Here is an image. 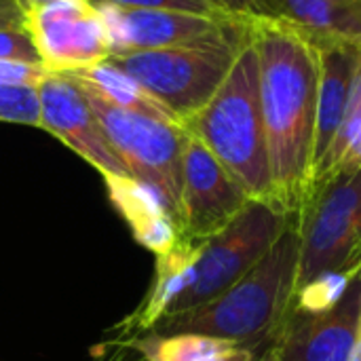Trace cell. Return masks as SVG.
Listing matches in <instances>:
<instances>
[{
    "mask_svg": "<svg viewBox=\"0 0 361 361\" xmlns=\"http://www.w3.org/2000/svg\"><path fill=\"white\" fill-rule=\"evenodd\" d=\"M361 271H326L296 290L294 307L300 313H322L336 307Z\"/></svg>",
    "mask_w": 361,
    "mask_h": 361,
    "instance_id": "ffe728a7",
    "label": "cell"
},
{
    "mask_svg": "<svg viewBox=\"0 0 361 361\" xmlns=\"http://www.w3.org/2000/svg\"><path fill=\"white\" fill-rule=\"evenodd\" d=\"M361 311V275L345 298L322 313L290 311L273 349L264 357L279 361H349Z\"/></svg>",
    "mask_w": 361,
    "mask_h": 361,
    "instance_id": "7c38bea8",
    "label": "cell"
},
{
    "mask_svg": "<svg viewBox=\"0 0 361 361\" xmlns=\"http://www.w3.org/2000/svg\"><path fill=\"white\" fill-rule=\"evenodd\" d=\"M296 290L326 271H361V169L313 180L296 216Z\"/></svg>",
    "mask_w": 361,
    "mask_h": 361,
    "instance_id": "277c9868",
    "label": "cell"
},
{
    "mask_svg": "<svg viewBox=\"0 0 361 361\" xmlns=\"http://www.w3.org/2000/svg\"><path fill=\"white\" fill-rule=\"evenodd\" d=\"M68 74H72L76 78H82L106 102H110V104H114L118 108L140 112V114H148V116H154V118L176 121L173 114L169 110H165L135 78H131L127 72H123L121 68H116L108 59L102 61V63L89 66L85 70H78V72H68Z\"/></svg>",
    "mask_w": 361,
    "mask_h": 361,
    "instance_id": "ac0fdd59",
    "label": "cell"
},
{
    "mask_svg": "<svg viewBox=\"0 0 361 361\" xmlns=\"http://www.w3.org/2000/svg\"><path fill=\"white\" fill-rule=\"evenodd\" d=\"M351 169H361V61L341 129L328 154L324 157L322 165L315 169L313 180H319L334 171H351Z\"/></svg>",
    "mask_w": 361,
    "mask_h": 361,
    "instance_id": "d6986e66",
    "label": "cell"
},
{
    "mask_svg": "<svg viewBox=\"0 0 361 361\" xmlns=\"http://www.w3.org/2000/svg\"><path fill=\"white\" fill-rule=\"evenodd\" d=\"M49 70L44 66L0 59V85L6 87H38Z\"/></svg>",
    "mask_w": 361,
    "mask_h": 361,
    "instance_id": "cb8c5ba5",
    "label": "cell"
},
{
    "mask_svg": "<svg viewBox=\"0 0 361 361\" xmlns=\"http://www.w3.org/2000/svg\"><path fill=\"white\" fill-rule=\"evenodd\" d=\"M258 361H279V360H273V357H262V360Z\"/></svg>",
    "mask_w": 361,
    "mask_h": 361,
    "instance_id": "f1b7e54d",
    "label": "cell"
},
{
    "mask_svg": "<svg viewBox=\"0 0 361 361\" xmlns=\"http://www.w3.org/2000/svg\"><path fill=\"white\" fill-rule=\"evenodd\" d=\"M36 89L40 104V129L61 140L102 176H131L106 137L99 118L74 76L47 72Z\"/></svg>",
    "mask_w": 361,
    "mask_h": 361,
    "instance_id": "8fae6325",
    "label": "cell"
},
{
    "mask_svg": "<svg viewBox=\"0 0 361 361\" xmlns=\"http://www.w3.org/2000/svg\"><path fill=\"white\" fill-rule=\"evenodd\" d=\"M247 34L258 55L273 201L279 212L296 216L313 173L317 53L309 36L277 19H250Z\"/></svg>",
    "mask_w": 361,
    "mask_h": 361,
    "instance_id": "6da1fadb",
    "label": "cell"
},
{
    "mask_svg": "<svg viewBox=\"0 0 361 361\" xmlns=\"http://www.w3.org/2000/svg\"><path fill=\"white\" fill-rule=\"evenodd\" d=\"M72 76V74H70ZM76 78V76H74ZM99 118L106 137L123 159L129 173L154 188L180 226L182 203V165L188 131L167 118L131 112L106 102L89 82L76 78Z\"/></svg>",
    "mask_w": 361,
    "mask_h": 361,
    "instance_id": "8992f818",
    "label": "cell"
},
{
    "mask_svg": "<svg viewBox=\"0 0 361 361\" xmlns=\"http://www.w3.org/2000/svg\"><path fill=\"white\" fill-rule=\"evenodd\" d=\"M108 30L110 55L137 53L167 47L214 44L237 40L247 34V21L235 17H209L180 11L127 8L93 4Z\"/></svg>",
    "mask_w": 361,
    "mask_h": 361,
    "instance_id": "ba28073f",
    "label": "cell"
},
{
    "mask_svg": "<svg viewBox=\"0 0 361 361\" xmlns=\"http://www.w3.org/2000/svg\"><path fill=\"white\" fill-rule=\"evenodd\" d=\"M0 59L42 66L27 27H0Z\"/></svg>",
    "mask_w": 361,
    "mask_h": 361,
    "instance_id": "603a6c76",
    "label": "cell"
},
{
    "mask_svg": "<svg viewBox=\"0 0 361 361\" xmlns=\"http://www.w3.org/2000/svg\"><path fill=\"white\" fill-rule=\"evenodd\" d=\"M298 260L300 239L292 216L275 245L245 277L201 307L163 317L152 332L216 336L239 343L254 360H262L294 307Z\"/></svg>",
    "mask_w": 361,
    "mask_h": 361,
    "instance_id": "7a4b0ae2",
    "label": "cell"
},
{
    "mask_svg": "<svg viewBox=\"0 0 361 361\" xmlns=\"http://www.w3.org/2000/svg\"><path fill=\"white\" fill-rule=\"evenodd\" d=\"M290 220L292 216L271 203L250 201L226 228L201 243L195 279L169 315L190 311L224 294L267 256Z\"/></svg>",
    "mask_w": 361,
    "mask_h": 361,
    "instance_id": "52a82bcc",
    "label": "cell"
},
{
    "mask_svg": "<svg viewBox=\"0 0 361 361\" xmlns=\"http://www.w3.org/2000/svg\"><path fill=\"white\" fill-rule=\"evenodd\" d=\"M317 53V121L313 146V173L328 154L345 118L355 74L361 61V47L345 40L311 38ZM311 173V180H313Z\"/></svg>",
    "mask_w": 361,
    "mask_h": 361,
    "instance_id": "4fadbf2b",
    "label": "cell"
},
{
    "mask_svg": "<svg viewBox=\"0 0 361 361\" xmlns=\"http://www.w3.org/2000/svg\"><path fill=\"white\" fill-rule=\"evenodd\" d=\"M47 2H57V0H17V4L27 13L30 8L38 6V4H47Z\"/></svg>",
    "mask_w": 361,
    "mask_h": 361,
    "instance_id": "83f0119b",
    "label": "cell"
},
{
    "mask_svg": "<svg viewBox=\"0 0 361 361\" xmlns=\"http://www.w3.org/2000/svg\"><path fill=\"white\" fill-rule=\"evenodd\" d=\"M349 361H361V311H360V322H357V336H355V345L351 351Z\"/></svg>",
    "mask_w": 361,
    "mask_h": 361,
    "instance_id": "4316f807",
    "label": "cell"
},
{
    "mask_svg": "<svg viewBox=\"0 0 361 361\" xmlns=\"http://www.w3.org/2000/svg\"><path fill=\"white\" fill-rule=\"evenodd\" d=\"M252 199L222 163L188 133L182 165V239L203 243L226 228Z\"/></svg>",
    "mask_w": 361,
    "mask_h": 361,
    "instance_id": "30bf717a",
    "label": "cell"
},
{
    "mask_svg": "<svg viewBox=\"0 0 361 361\" xmlns=\"http://www.w3.org/2000/svg\"><path fill=\"white\" fill-rule=\"evenodd\" d=\"M108 199L127 222L135 243L154 256L167 254L180 239V226L161 195L133 176H104Z\"/></svg>",
    "mask_w": 361,
    "mask_h": 361,
    "instance_id": "5bb4252c",
    "label": "cell"
},
{
    "mask_svg": "<svg viewBox=\"0 0 361 361\" xmlns=\"http://www.w3.org/2000/svg\"><path fill=\"white\" fill-rule=\"evenodd\" d=\"M201 254V243L180 239L167 254L157 256L152 286L140 307L121 324V334L131 341L152 332V328L169 315L176 300L190 288L195 267ZM125 341V343H127Z\"/></svg>",
    "mask_w": 361,
    "mask_h": 361,
    "instance_id": "9a60e30c",
    "label": "cell"
},
{
    "mask_svg": "<svg viewBox=\"0 0 361 361\" xmlns=\"http://www.w3.org/2000/svg\"><path fill=\"white\" fill-rule=\"evenodd\" d=\"M182 127L222 163L252 201L275 205L260 104L258 55L250 34L220 89Z\"/></svg>",
    "mask_w": 361,
    "mask_h": 361,
    "instance_id": "3957f363",
    "label": "cell"
},
{
    "mask_svg": "<svg viewBox=\"0 0 361 361\" xmlns=\"http://www.w3.org/2000/svg\"><path fill=\"white\" fill-rule=\"evenodd\" d=\"M25 27L49 72H78L110 57L99 11L89 0H57L30 8Z\"/></svg>",
    "mask_w": 361,
    "mask_h": 361,
    "instance_id": "9c48e42d",
    "label": "cell"
},
{
    "mask_svg": "<svg viewBox=\"0 0 361 361\" xmlns=\"http://www.w3.org/2000/svg\"><path fill=\"white\" fill-rule=\"evenodd\" d=\"M262 17L283 21L309 38L361 47V0H258Z\"/></svg>",
    "mask_w": 361,
    "mask_h": 361,
    "instance_id": "2e32d148",
    "label": "cell"
},
{
    "mask_svg": "<svg viewBox=\"0 0 361 361\" xmlns=\"http://www.w3.org/2000/svg\"><path fill=\"white\" fill-rule=\"evenodd\" d=\"M0 27H25V11L17 0H0Z\"/></svg>",
    "mask_w": 361,
    "mask_h": 361,
    "instance_id": "484cf974",
    "label": "cell"
},
{
    "mask_svg": "<svg viewBox=\"0 0 361 361\" xmlns=\"http://www.w3.org/2000/svg\"><path fill=\"white\" fill-rule=\"evenodd\" d=\"M207 2H212L222 13H226V15H231L235 19H241V21L262 17L258 0H207Z\"/></svg>",
    "mask_w": 361,
    "mask_h": 361,
    "instance_id": "d4e9b609",
    "label": "cell"
},
{
    "mask_svg": "<svg viewBox=\"0 0 361 361\" xmlns=\"http://www.w3.org/2000/svg\"><path fill=\"white\" fill-rule=\"evenodd\" d=\"M140 361H256L239 343L203 334H157L148 332L123 343Z\"/></svg>",
    "mask_w": 361,
    "mask_h": 361,
    "instance_id": "e0dca14e",
    "label": "cell"
},
{
    "mask_svg": "<svg viewBox=\"0 0 361 361\" xmlns=\"http://www.w3.org/2000/svg\"><path fill=\"white\" fill-rule=\"evenodd\" d=\"M247 34L214 44L167 47L110 55L108 61L135 78L173 118L184 125L224 82Z\"/></svg>",
    "mask_w": 361,
    "mask_h": 361,
    "instance_id": "5b68a950",
    "label": "cell"
},
{
    "mask_svg": "<svg viewBox=\"0 0 361 361\" xmlns=\"http://www.w3.org/2000/svg\"><path fill=\"white\" fill-rule=\"evenodd\" d=\"M89 2L91 4H116V6H127V8H157V11L209 15V17H231L207 0H89Z\"/></svg>",
    "mask_w": 361,
    "mask_h": 361,
    "instance_id": "7402d4cb",
    "label": "cell"
},
{
    "mask_svg": "<svg viewBox=\"0 0 361 361\" xmlns=\"http://www.w3.org/2000/svg\"><path fill=\"white\" fill-rule=\"evenodd\" d=\"M0 121L40 127L38 89L0 85Z\"/></svg>",
    "mask_w": 361,
    "mask_h": 361,
    "instance_id": "44dd1931",
    "label": "cell"
}]
</instances>
